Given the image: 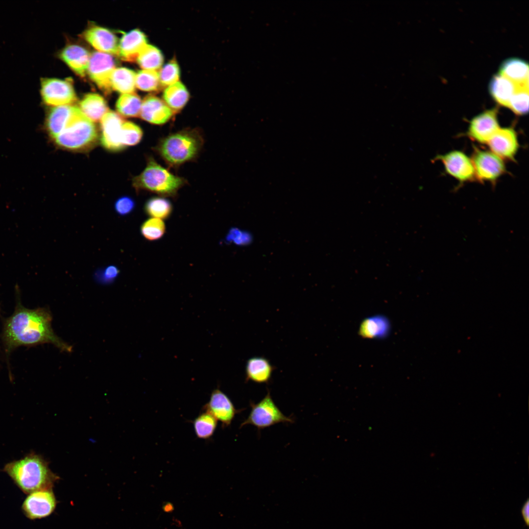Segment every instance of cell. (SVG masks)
Listing matches in <instances>:
<instances>
[{
    "instance_id": "1",
    "label": "cell",
    "mask_w": 529,
    "mask_h": 529,
    "mask_svg": "<svg viewBox=\"0 0 529 529\" xmlns=\"http://www.w3.org/2000/svg\"><path fill=\"white\" fill-rule=\"evenodd\" d=\"M52 316L45 308L28 309L19 301L13 314L4 323L3 337L7 350L19 346L51 343L61 351L71 352L72 347L54 333Z\"/></svg>"
},
{
    "instance_id": "2",
    "label": "cell",
    "mask_w": 529,
    "mask_h": 529,
    "mask_svg": "<svg viewBox=\"0 0 529 529\" xmlns=\"http://www.w3.org/2000/svg\"><path fill=\"white\" fill-rule=\"evenodd\" d=\"M3 471L24 493L51 489L58 477L40 455L31 453L24 457L7 463Z\"/></svg>"
},
{
    "instance_id": "3",
    "label": "cell",
    "mask_w": 529,
    "mask_h": 529,
    "mask_svg": "<svg viewBox=\"0 0 529 529\" xmlns=\"http://www.w3.org/2000/svg\"><path fill=\"white\" fill-rule=\"evenodd\" d=\"M204 144L200 129L187 128L161 139L155 149L169 167L177 168L195 160Z\"/></svg>"
},
{
    "instance_id": "4",
    "label": "cell",
    "mask_w": 529,
    "mask_h": 529,
    "mask_svg": "<svg viewBox=\"0 0 529 529\" xmlns=\"http://www.w3.org/2000/svg\"><path fill=\"white\" fill-rule=\"evenodd\" d=\"M187 183L183 177L174 175L153 158L148 159L144 170L133 179L137 190H146L163 197H175Z\"/></svg>"
},
{
    "instance_id": "5",
    "label": "cell",
    "mask_w": 529,
    "mask_h": 529,
    "mask_svg": "<svg viewBox=\"0 0 529 529\" xmlns=\"http://www.w3.org/2000/svg\"><path fill=\"white\" fill-rule=\"evenodd\" d=\"M54 140L55 144L62 148L84 150L96 144L97 130L93 122L77 107L67 126Z\"/></svg>"
},
{
    "instance_id": "6",
    "label": "cell",
    "mask_w": 529,
    "mask_h": 529,
    "mask_svg": "<svg viewBox=\"0 0 529 529\" xmlns=\"http://www.w3.org/2000/svg\"><path fill=\"white\" fill-rule=\"evenodd\" d=\"M251 411L240 427L251 425L259 430L280 423H292L293 418L284 414L273 401L268 391L265 397L257 403L251 402Z\"/></svg>"
},
{
    "instance_id": "7",
    "label": "cell",
    "mask_w": 529,
    "mask_h": 529,
    "mask_svg": "<svg viewBox=\"0 0 529 529\" xmlns=\"http://www.w3.org/2000/svg\"><path fill=\"white\" fill-rule=\"evenodd\" d=\"M40 93L43 102L53 107L71 105L77 100L71 79L42 77Z\"/></svg>"
},
{
    "instance_id": "8",
    "label": "cell",
    "mask_w": 529,
    "mask_h": 529,
    "mask_svg": "<svg viewBox=\"0 0 529 529\" xmlns=\"http://www.w3.org/2000/svg\"><path fill=\"white\" fill-rule=\"evenodd\" d=\"M471 160L475 178L481 182L494 183L505 172L503 159L491 151L475 148Z\"/></svg>"
},
{
    "instance_id": "9",
    "label": "cell",
    "mask_w": 529,
    "mask_h": 529,
    "mask_svg": "<svg viewBox=\"0 0 529 529\" xmlns=\"http://www.w3.org/2000/svg\"><path fill=\"white\" fill-rule=\"evenodd\" d=\"M56 505L51 489L37 490L29 493L22 505L24 515L30 520L47 517L54 510Z\"/></svg>"
},
{
    "instance_id": "10",
    "label": "cell",
    "mask_w": 529,
    "mask_h": 529,
    "mask_svg": "<svg viewBox=\"0 0 529 529\" xmlns=\"http://www.w3.org/2000/svg\"><path fill=\"white\" fill-rule=\"evenodd\" d=\"M115 66L113 58L109 54L95 51L90 55L87 73L97 87L106 94L112 91L110 78Z\"/></svg>"
},
{
    "instance_id": "11",
    "label": "cell",
    "mask_w": 529,
    "mask_h": 529,
    "mask_svg": "<svg viewBox=\"0 0 529 529\" xmlns=\"http://www.w3.org/2000/svg\"><path fill=\"white\" fill-rule=\"evenodd\" d=\"M498 109L494 107L484 111L474 117L470 122L467 134L474 141L487 144L500 127Z\"/></svg>"
},
{
    "instance_id": "12",
    "label": "cell",
    "mask_w": 529,
    "mask_h": 529,
    "mask_svg": "<svg viewBox=\"0 0 529 529\" xmlns=\"http://www.w3.org/2000/svg\"><path fill=\"white\" fill-rule=\"evenodd\" d=\"M436 160L443 164L448 174L461 183L475 178L474 167L471 158L459 150H453L436 156Z\"/></svg>"
},
{
    "instance_id": "13",
    "label": "cell",
    "mask_w": 529,
    "mask_h": 529,
    "mask_svg": "<svg viewBox=\"0 0 529 529\" xmlns=\"http://www.w3.org/2000/svg\"><path fill=\"white\" fill-rule=\"evenodd\" d=\"M100 121V142L107 150L118 151L124 148L121 143V131L124 120L118 114L108 111Z\"/></svg>"
},
{
    "instance_id": "14",
    "label": "cell",
    "mask_w": 529,
    "mask_h": 529,
    "mask_svg": "<svg viewBox=\"0 0 529 529\" xmlns=\"http://www.w3.org/2000/svg\"><path fill=\"white\" fill-rule=\"evenodd\" d=\"M203 409L219 420L223 428L230 426L236 414L242 410L237 409L228 396L218 388L212 391Z\"/></svg>"
},
{
    "instance_id": "15",
    "label": "cell",
    "mask_w": 529,
    "mask_h": 529,
    "mask_svg": "<svg viewBox=\"0 0 529 529\" xmlns=\"http://www.w3.org/2000/svg\"><path fill=\"white\" fill-rule=\"evenodd\" d=\"M487 144L492 152L508 160H514L519 146L517 134L510 127H500Z\"/></svg>"
},
{
    "instance_id": "16",
    "label": "cell",
    "mask_w": 529,
    "mask_h": 529,
    "mask_svg": "<svg viewBox=\"0 0 529 529\" xmlns=\"http://www.w3.org/2000/svg\"><path fill=\"white\" fill-rule=\"evenodd\" d=\"M84 39L96 49L108 54L118 55V37L109 29L98 25L89 27L83 34Z\"/></svg>"
},
{
    "instance_id": "17",
    "label": "cell",
    "mask_w": 529,
    "mask_h": 529,
    "mask_svg": "<svg viewBox=\"0 0 529 529\" xmlns=\"http://www.w3.org/2000/svg\"><path fill=\"white\" fill-rule=\"evenodd\" d=\"M174 114L162 99L153 95H148L142 101L140 116L151 124L161 125L169 121Z\"/></svg>"
},
{
    "instance_id": "18",
    "label": "cell",
    "mask_w": 529,
    "mask_h": 529,
    "mask_svg": "<svg viewBox=\"0 0 529 529\" xmlns=\"http://www.w3.org/2000/svg\"><path fill=\"white\" fill-rule=\"evenodd\" d=\"M59 56L72 70L81 77L87 73L90 55L84 47L75 44L65 47Z\"/></svg>"
},
{
    "instance_id": "19",
    "label": "cell",
    "mask_w": 529,
    "mask_h": 529,
    "mask_svg": "<svg viewBox=\"0 0 529 529\" xmlns=\"http://www.w3.org/2000/svg\"><path fill=\"white\" fill-rule=\"evenodd\" d=\"M147 44L144 34L138 29H133L122 36L119 43L118 56L124 61L133 62Z\"/></svg>"
},
{
    "instance_id": "20",
    "label": "cell",
    "mask_w": 529,
    "mask_h": 529,
    "mask_svg": "<svg viewBox=\"0 0 529 529\" xmlns=\"http://www.w3.org/2000/svg\"><path fill=\"white\" fill-rule=\"evenodd\" d=\"M391 329V323L387 317L375 314L365 318L361 322L359 334L365 338L381 339L387 337Z\"/></svg>"
},
{
    "instance_id": "21",
    "label": "cell",
    "mask_w": 529,
    "mask_h": 529,
    "mask_svg": "<svg viewBox=\"0 0 529 529\" xmlns=\"http://www.w3.org/2000/svg\"><path fill=\"white\" fill-rule=\"evenodd\" d=\"M77 107L70 105L55 106L48 111L46 119L47 131L53 139L67 126Z\"/></svg>"
},
{
    "instance_id": "22",
    "label": "cell",
    "mask_w": 529,
    "mask_h": 529,
    "mask_svg": "<svg viewBox=\"0 0 529 529\" xmlns=\"http://www.w3.org/2000/svg\"><path fill=\"white\" fill-rule=\"evenodd\" d=\"M498 73L520 87L529 88V65L524 59L512 57L505 60L499 67Z\"/></svg>"
},
{
    "instance_id": "23",
    "label": "cell",
    "mask_w": 529,
    "mask_h": 529,
    "mask_svg": "<svg viewBox=\"0 0 529 529\" xmlns=\"http://www.w3.org/2000/svg\"><path fill=\"white\" fill-rule=\"evenodd\" d=\"M519 88L514 82L499 73L493 75L488 86L490 95L498 105L505 107H508L511 96Z\"/></svg>"
},
{
    "instance_id": "24",
    "label": "cell",
    "mask_w": 529,
    "mask_h": 529,
    "mask_svg": "<svg viewBox=\"0 0 529 529\" xmlns=\"http://www.w3.org/2000/svg\"><path fill=\"white\" fill-rule=\"evenodd\" d=\"M274 367L262 357H254L247 360L245 366L246 381L262 384L270 380Z\"/></svg>"
},
{
    "instance_id": "25",
    "label": "cell",
    "mask_w": 529,
    "mask_h": 529,
    "mask_svg": "<svg viewBox=\"0 0 529 529\" xmlns=\"http://www.w3.org/2000/svg\"><path fill=\"white\" fill-rule=\"evenodd\" d=\"M79 105L82 112L93 122L101 120L108 111L104 98L96 93L85 95L80 101Z\"/></svg>"
},
{
    "instance_id": "26",
    "label": "cell",
    "mask_w": 529,
    "mask_h": 529,
    "mask_svg": "<svg viewBox=\"0 0 529 529\" xmlns=\"http://www.w3.org/2000/svg\"><path fill=\"white\" fill-rule=\"evenodd\" d=\"M163 98L166 104L175 114L186 105L189 99V93L182 83L177 82L165 89Z\"/></svg>"
},
{
    "instance_id": "27",
    "label": "cell",
    "mask_w": 529,
    "mask_h": 529,
    "mask_svg": "<svg viewBox=\"0 0 529 529\" xmlns=\"http://www.w3.org/2000/svg\"><path fill=\"white\" fill-rule=\"evenodd\" d=\"M136 73L129 69L115 68L110 78L112 90L122 94L134 93L136 87Z\"/></svg>"
},
{
    "instance_id": "28",
    "label": "cell",
    "mask_w": 529,
    "mask_h": 529,
    "mask_svg": "<svg viewBox=\"0 0 529 529\" xmlns=\"http://www.w3.org/2000/svg\"><path fill=\"white\" fill-rule=\"evenodd\" d=\"M142 101L135 93L122 94L116 103L119 113L125 117L135 118L140 116Z\"/></svg>"
},
{
    "instance_id": "29",
    "label": "cell",
    "mask_w": 529,
    "mask_h": 529,
    "mask_svg": "<svg viewBox=\"0 0 529 529\" xmlns=\"http://www.w3.org/2000/svg\"><path fill=\"white\" fill-rule=\"evenodd\" d=\"M136 60L144 70L156 71L161 67L164 57L158 48L147 44L141 51Z\"/></svg>"
},
{
    "instance_id": "30",
    "label": "cell",
    "mask_w": 529,
    "mask_h": 529,
    "mask_svg": "<svg viewBox=\"0 0 529 529\" xmlns=\"http://www.w3.org/2000/svg\"><path fill=\"white\" fill-rule=\"evenodd\" d=\"M172 205L169 200L163 196L149 198L144 205V211L152 217L161 219L168 218L172 212Z\"/></svg>"
},
{
    "instance_id": "31",
    "label": "cell",
    "mask_w": 529,
    "mask_h": 529,
    "mask_svg": "<svg viewBox=\"0 0 529 529\" xmlns=\"http://www.w3.org/2000/svg\"><path fill=\"white\" fill-rule=\"evenodd\" d=\"M196 436L200 439L210 438L214 434L217 425V420L209 412L203 410L193 422Z\"/></svg>"
},
{
    "instance_id": "32",
    "label": "cell",
    "mask_w": 529,
    "mask_h": 529,
    "mask_svg": "<svg viewBox=\"0 0 529 529\" xmlns=\"http://www.w3.org/2000/svg\"><path fill=\"white\" fill-rule=\"evenodd\" d=\"M136 87L146 92H154L162 87L158 72L156 71L143 70L139 71L136 75Z\"/></svg>"
},
{
    "instance_id": "33",
    "label": "cell",
    "mask_w": 529,
    "mask_h": 529,
    "mask_svg": "<svg viewBox=\"0 0 529 529\" xmlns=\"http://www.w3.org/2000/svg\"><path fill=\"white\" fill-rule=\"evenodd\" d=\"M166 231V225L162 219L151 217L141 225V232L144 238L149 240L161 239Z\"/></svg>"
},
{
    "instance_id": "34",
    "label": "cell",
    "mask_w": 529,
    "mask_h": 529,
    "mask_svg": "<svg viewBox=\"0 0 529 529\" xmlns=\"http://www.w3.org/2000/svg\"><path fill=\"white\" fill-rule=\"evenodd\" d=\"M529 88L520 87L511 96L507 108L517 115H525L529 111Z\"/></svg>"
},
{
    "instance_id": "35",
    "label": "cell",
    "mask_w": 529,
    "mask_h": 529,
    "mask_svg": "<svg viewBox=\"0 0 529 529\" xmlns=\"http://www.w3.org/2000/svg\"><path fill=\"white\" fill-rule=\"evenodd\" d=\"M143 132L141 128L134 122L124 121L121 131V143L125 147L138 144L141 141Z\"/></svg>"
},
{
    "instance_id": "36",
    "label": "cell",
    "mask_w": 529,
    "mask_h": 529,
    "mask_svg": "<svg viewBox=\"0 0 529 529\" xmlns=\"http://www.w3.org/2000/svg\"><path fill=\"white\" fill-rule=\"evenodd\" d=\"M162 87L168 86L178 82L180 76L179 66L175 59L171 60L158 72Z\"/></svg>"
},
{
    "instance_id": "37",
    "label": "cell",
    "mask_w": 529,
    "mask_h": 529,
    "mask_svg": "<svg viewBox=\"0 0 529 529\" xmlns=\"http://www.w3.org/2000/svg\"><path fill=\"white\" fill-rule=\"evenodd\" d=\"M135 203L132 198L128 196H123L117 200L114 207L118 214L124 216L131 212L135 208Z\"/></svg>"
},
{
    "instance_id": "38",
    "label": "cell",
    "mask_w": 529,
    "mask_h": 529,
    "mask_svg": "<svg viewBox=\"0 0 529 529\" xmlns=\"http://www.w3.org/2000/svg\"><path fill=\"white\" fill-rule=\"evenodd\" d=\"M226 240L227 241H233L235 243L242 244L246 240V235L237 229H231L226 236Z\"/></svg>"
},
{
    "instance_id": "39",
    "label": "cell",
    "mask_w": 529,
    "mask_h": 529,
    "mask_svg": "<svg viewBox=\"0 0 529 529\" xmlns=\"http://www.w3.org/2000/svg\"><path fill=\"white\" fill-rule=\"evenodd\" d=\"M119 274V270L116 266L111 265L106 267L102 273V281L108 282L113 281Z\"/></svg>"
},
{
    "instance_id": "40",
    "label": "cell",
    "mask_w": 529,
    "mask_h": 529,
    "mask_svg": "<svg viewBox=\"0 0 529 529\" xmlns=\"http://www.w3.org/2000/svg\"><path fill=\"white\" fill-rule=\"evenodd\" d=\"M521 513L523 519L526 524L528 526L529 525V500H527L523 504L521 509Z\"/></svg>"
}]
</instances>
